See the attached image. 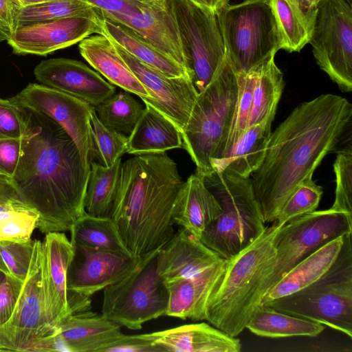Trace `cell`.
<instances>
[{
	"label": "cell",
	"mask_w": 352,
	"mask_h": 352,
	"mask_svg": "<svg viewBox=\"0 0 352 352\" xmlns=\"http://www.w3.org/2000/svg\"><path fill=\"white\" fill-rule=\"evenodd\" d=\"M135 128L128 135L129 154L166 153L182 147V139L177 126L146 102Z\"/></svg>",
	"instance_id": "cell-27"
},
{
	"label": "cell",
	"mask_w": 352,
	"mask_h": 352,
	"mask_svg": "<svg viewBox=\"0 0 352 352\" xmlns=\"http://www.w3.org/2000/svg\"><path fill=\"white\" fill-rule=\"evenodd\" d=\"M91 124L94 158L96 162L110 167L127 152L128 136L104 126L94 108L91 114Z\"/></svg>",
	"instance_id": "cell-38"
},
{
	"label": "cell",
	"mask_w": 352,
	"mask_h": 352,
	"mask_svg": "<svg viewBox=\"0 0 352 352\" xmlns=\"http://www.w3.org/2000/svg\"><path fill=\"white\" fill-rule=\"evenodd\" d=\"M351 121V103L327 94L300 104L272 132L262 164L251 179L265 223L275 221L298 186L313 177L323 158L341 142Z\"/></svg>",
	"instance_id": "cell-2"
},
{
	"label": "cell",
	"mask_w": 352,
	"mask_h": 352,
	"mask_svg": "<svg viewBox=\"0 0 352 352\" xmlns=\"http://www.w3.org/2000/svg\"><path fill=\"white\" fill-rule=\"evenodd\" d=\"M264 304L311 320L352 338V233L346 234L336 260L320 278L289 295Z\"/></svg>",
	"instance_id": "cell-7"
},
{
	"label": "cell",
	"mask_w": 352,
	"mask_h": 352,
	"mask_svg": "<svg viewBox=\"0 0 352 352\" xmlns=\"http://www.w3.org/2000/svg\"><path fill=\"white\" fill-rule=\"evenodd\" d=\"M335 200L331 208L352 214V145L351 141L338 151L333 163Z\"/></svg>",
	"instance_id": "cell-42"
},
{
	"label": "cell",
	"mask_w": 352,
	"mask_h": 352,
	"mask_svg": "<svg viewBox=\"0 0 352 352\" xmlns=\"http://www.w3.org/2000/svg\"><path fill=\"white\" fill-rule=\"evenodd\" d=\"M22 282L8 274L0 285V327L10 318L19 295Z\"/></svg>",
	"instance_id": "cell-46"
},
{
	"label": "cell",
	"mask_w": 352,
	"mask_h": 352,
	"mask_svg": "<svg viewBox=\"0 0 352 352\" xmlns=\"http://www.w3.org/2000/svg\"><path fill=\"white\" fill-rule=\"evenodd\" d=\"M49 1L50 0H16L20 8L41 4Z\"/></svg>",
	"instance_id": "cell-52"
},
{
	"label": "cell",
	"mask_w": 352,
	"mask_h": 352,
	"mask_svg": "<svg viewBox=\"0 0 352 352\" xmlns=\"http://www.w3.org/2000/svg\"><path fill=\"white\" fill-rule=\"evenodd\" d=\"M158 251L143 256L132 272L103 289V316L133 330L165 316L169 294L157 271Z\"/></svg>",
	"instance_id": "cell-10"
},
{
	"label": "cell",
	"mask_w": 352,
	"mask_h": 352,
	"mask_svg": "<svg viewBox=\"0 0 352 352\" xmlns=\"http://www.w3.org/2000/svg\"><path fill=\"white\" fill-rule=\"evenodd\" d=\"M41 84L81 99L95 107L115 94L116 87L83 63L65 58L41 61L34 68Z\"/></svg>",
	"instance_id": "cell-19"
},
{
	"label": "cell",
	"mask_w": 352,
	"mask_h": 352,
	"mask_svg": "<svg viewBox=\"0 0 352 352\" xmlns=\"http://www.w3.org/2000/svg\"><path fill=\"white\" fill-rule=\"evenodd\" d=\"M221 211L202 233L200 241L223 259H229L254 242L266 226L250 177L227 170L204 177Z\"/></svg>",
	"instance_id": "cell-6"
},
{
	"label": "cell",
	"mask_w": 352,
	"mask_h": 352,
	"mask_svg": "<svg viewBox=\"0 0 352 352\" xmlns=\"http://www.w3.org/2000/svg\"><path fill=\"white\" fill-rule=\"evenodd\" d=\"M349 5L352 6V0H344Z\"/></svg>",
	"instance_id": "cell-56"
},
{
	"label": "cell",
	"mask_w": 352,
	"mask_h": 352,
	"mask_svg": "<svg viewBox=\"0 0 352 352\" xmlns=\"http://www.w3.org/2000/svg\"><path fill=\"white\" fill-rule=\"evenodd\" d=\"M10 100L40 112L58 124L72 138L85 163L94 161L91 114L94 107L67 93L47 86L29 83Z\"/></svg>",
	"instance_id": "cell-15"
},
{
	"label": "cell",
	"mask_w": 352,
	"mask_h": 352,
	"mask_svg": "<svg viewBox=\"0 0 352 352\" xmlns=\"http://www.w3.org/2000/svg\"><path fill=\"white\" fill-rule=\"evenodd\" d=\"M163 351L239 352L241 343L210 324L200 322L144 333Z\"/></svg>",
	"instance_id": "cell-22"
},
{
	"label": "cell",
	"mask_w": 352,
	"mask_h": 352,
	"mask_svg": "<svg viewBox=\"0 0 352 352\" xmlns=\"http://www.w3.org/2000/svg\"><path fill=\"white\" fill-rule=\"evenodd\" d=\"M7 274L0 270V285L5 280Z\"/></svg>",
	"instance_id": "cell-55"
},
{
	"label": "cell",
	"mask_w": 352,
	"mask_h": 352,
	"mask_svg": "<svg viewBox=\"0 0 352 352\" xmlns=\"http://www.w3.org/2000/svg\"><path fill=\"white\" fill-rule=\"evenodd\" d=\"M226 259L188 278L166 282L169 299L165 316L205 320L208 298L223 272Z\"/></svg>",
	"instance_id": "cell-24"
},
{
	"label": "cell",
	"mask_w": 352,
	"mask_h": 352,
	"mask_svg": "<svg viewBox=\"0 0 352 352\" xmlns=\"http://www.w3.org/2000/svg\"><path fill=\"white\" fill-rule=\"evenodd\" d=\"M221 206L206 186L204 176L197 173L183 182L176 196L172 219L174 224L188 230L197 239L219 217Z\"/></svg>",
	"instance_id": "cell-23"
},
{
	"label": "cell",
	"mask_w": 352,
	"mask_h": 352,
	"mask_svg": "<svg viewBox=\"0 0 352 352\" xmlns=\"http://www.w3.org/2000/svg\"><path fill=\"white\" fill-rule=\"evenodd\" d=\"M56 331L69 352H100L123 334L120 325L91 310L68 316Z\"/></svg>",
	"instance_id": "cell-25"
},
{
	"label": "cell",
	"mask_w": 352,
	"mask_h": 352,
	"mask_svg": "<svg viewBox=\"0 0 352 352\" xmlns=\"http://www.w3.org/2000/svg\"><path fill=\"white\" fill-rule=\"evenodd\" d=\"M69 231L72 243L132 256L110 217H96L86 212Z\"/></svg>",
	"instance_id": "cell-34"
},
{
	"label": "cell",
	"mask_w": 352,
	"mask_h": 352,
	"mask_svg": "<svg viewBox=\"0 0 352 352\" xmlns=\"http://www.w3.org/2000/svg\"><path fill=\"white\" fill-rule=\"evenodd\" d=\"M344 236L331 241L301 260L267 292L261 304L297 292L320 278L338 256Z\"/></svg>",
	"instance_id": "cell-28"
},
{
	"label": "cell",
	"mask_w": 352,
	"mask_h": 352,
	"mask_svg": "<svg viewBox=\"0 0 352 352\" xmlns=\"http://www.w3.org/2000/svg\"><path fill=\"white\" fill-rule=\"evenodd\" d=\"M100 352H164L163 350L144 334H122L113 342L103 347Z\"/></svg>",
	"instance_id": "cell-45"
},
{
	"label": "cell",
	"mask_w": 352,
	"mask_h": 352,
	"mask_svg": "<svg viewBox=\"0 0 352 352\" xmlns=\"http://www.w3.org/2000/svg\"><path fill=\"white\" fill-rule=\"evenodd\" d=\"M38 218L22 203L0 206V241L30 239Z\"/></svg>",
	"instance_id": "cell-40"
},
{
	"label": "cell",
	"mask_w": 352,
	"mask_h": 352,
	"mask_svg": "<svg viewBox=\"0 0 352 352\" xmlns=\"http://www.w3.org/2000/svg\"><path fill=\"white\" fill-rule=\"evenodd\" d=\"M217 18L226 55L236 73L248 72L284 49L270 0L228 4Z\"/></svg>",
	"instance_id": "cell-8"
},
{
	"label": "cell",
	"mask_w": 352,
	"mask_h": 352,
	"mask_svg": "<svg viewBox=\"0 0 352 352\" xmlns=\"http://www.w3.org/2000/svg\"><path fill=\"white\" fill-rule=\"evenodd\" d=\"M73 16L88 17L96 20L102 17L85 0H50L41 4L19 8L15 16V27Z\"/></svg>",
	"instance_id": "cell-35"
},
{
	"label": "cell",
	"mask_w": 352,
	"mask_h": 352,
	"mask_svg": "<svg viewBox=\"0 0 352 352\" xmlns=\"http://www.w3.org/2000/svg\"><path fill=\"white\" fill-rule=\"evenodd\" d=\"M280 227L274 221L247 248L226 259L207 302L205 320L209 324L233 337L246 328L261 304L258 291L263 270L274 258V237Z\"/></svg>",
	"instance_id": "cell-4"
},
{
	"label": "cell",
	"mask_w": 352,
	"mask_h": 352,
	"mask_svg": "<svg viewBox=\"0 0 352 352\" xmlns=\"http://www.w3.org/2000/svg\"><path fill=\"white\" fill-rule=\"evenodd\" d=\"M272 123L267 120L248 126L230 153L213 164V171L225 170L242 177H250L264 159L272 133Z\"/></svg>",
	"instance_id": "cell-29"
},
{
	"label": "cell",
	"mask_w": 352,
	"mask_h": 352,
	"mask_svg": "<svg viewBox=\"0 0 352 352\" xmlns=\"http://www.w3.org/2000/svg\"><path fill=\"white\" fill-rule=\"evenodd\" d=\"M156 258L158 273L165 283L194 277L223 260L181 227L159 250Z\"/></svg>",
	"instance_id": "cell-21"
},
{
	"label": "cell",
	"mask_w": 352,
	"mask_h": 352,
	"mask_svg": "<svg viewBox=\"0 0 352 352\" xmlns=\"http://www.w3.org/2000/svg\"><path fill=\"white\" fill-rule=\"evenodd\" d=\"M182 183L166 153L135 155L121 163L109 217L132 256L159 250L174 235L172 210Z\"/></svg>",
	"instance_id": "cell-3"
},
{
	"label": "cell",
	"mask_w": 352,
	"mask_h": 352,
	"mask_svg": "<svg viewBox=\"0 0 352 352\" xmlns=\"http://www.w3.org/2000/svg\"><path fill=\"white\" fill-rule=\"evenodd\" d=\"M98 25L99 34L118 43L139 60L163 74L173 78H191L190 73L174 58L121 25L103 17L98 19Z\"/></svg>",
	"instance_id": "cell-30"
},
{
	"label": "cell",
	"mask_w": 352,
	"mask_h": 352,
	"mask_svg": "<svg viewBox=\"0 0 352 352\" xmlns=\"http://www.w3.org/2000/svg\"><path fill=\"white\" fill-rule=\"evenodd\" d=\"M274 58L271 56L258 66L248 126L274 119L284 88L283 74Z\"/></svg>",
	"instance_id": "cell-32"
},
{
	"label": "cell",
	"mask_w": 352,
	"mask_h": 352,
	"mask_svg": "<svg viewBox=\"0 0 352 352\" xmlns=\"http://www.w3.org/2000/svg\"><path fill=\"white\" fill-rule=\"evenodd\" d=\"M34 247V240L0 241V256L9 274L21 281L27 277Z\"/></svg>",
	"instance_id": "cell-43"
},
{
	"label": "cell",
	"mask_w": 352,
	"mask_h": 352,
	"mask_svg": "<svg viewBox=\"0 0 352 352\" xmlns=\"http://www.w3.org/2000/svg\"><path fill=\"white\" fill-rule=\"evenodd\" d=\"M258 66L246 73L236 72L238 82L237 102L232 124L222 151L221 157L217 162L226 158L230 153L234 146L248 126V119L252 104L253 93L258 76Z\"/></svg>",
	"instance_id": "cell-37"
},
{
	"label": "cell",
	"mask_w": 352,
	"mask_h": 352,
	"mask_svg": "<svg viewBox=\"0 0 352 352\" xmlns=\"http://www.w3.org/2000/svg\"><path fill=\"white\" fill-rule=\"evenodd\" d=\"M169 2L199 94L211 82L226 58L217 15L189 0Z\"/></svg>",
	"instance_id": "cell-12"
},
{
	"label": "cell",
	"mask_w": 352,
	"mask_h": 352,
	"mask_svg": "<svg viewBox=\"0 0 352 352\" xmlns=\"http://www.w3.org/2000/svg\"><path fill=\"white\" fill-rule=\"evenodd\" d=\"M98 19L73 16L19 25L7 43L15 54L47 56L99 34Z\"/></svg>",
	"instance_id": "cell-18"
},
{
	"label": "cell",
	"mask_w": 352,
	"mask_h": 352,
	"mask_svg": "<svg viewBox=\"0 0 352 352\" xmlns=\"http://www.w3.org/2000/svg\"><path fill=\"white\" fill-rule=\"evenodd\" d=\"M17 105L25 123L19 160L11 178L17 197L38 214L37 228L41 232L69 231L86 213L91 165L60 124Z\"/></svg>",
	"instance_id": "cell-1"
},
{
	"label": "cell",
	"mask_w": 352,
	"mask_h": 352,
	"mask_svg": "<svg viewBox=\"0 0 352 352\" xmlns=\"http://www.w3.org/2000/svg\"><path fill=\"white\" fill-rule=\"evenodd\" d=\"M352 233V214L334 210L314 211L282 226L274 237V258L263 268L258 291L267 292L297 263L331 241Z\"/></svg>",
	"instance_id": "cell-9"
},
{
	"label": "cell",
	"mask_w": 352,
	"mask_h": 352,
	"mask_svg": "<svg viewBox=\"0 0 352 352\" xmlns=\"http://www.w3.org/2000/svg\"><path fill=\"white\" fill-rule=\"evenodd\" d=\"M42 284V242L34 240L33 255L9 320L0 327V351H32L41 339L53 334Z\"/></svg>",
	"instance_id": "cell-14"
},
{
	"label": "cell",
	"mask_w": 352,
	"mask_h": 352,
	"mask_svg": "<svg viewBox=\"0 0 352 352\" xmlns=\"http://www.w3.org/2000/svg\"><path fill=\"white\" fill-rule=\"evenodd\" d=\"M0 270L3 272H4L6 274H9V272L6 266V265L4 264L1 256H0Z\"/></svg>",
	"instance_id": "cell-54"
},
{
	"label": "cell",
	"mask_w": 352,
	"mask_h": 352,
	"mask_svg": "<svg viewBox=\"0 0 352 352\" xmlns=\"http://www.w3.org/2000/svg\"><path fill=\"white\" fill-rule=\"evenodd\" d=\"M78 48L83 58L111 84L140 98H150L148 93L107 37L99 34L89 36L79 42Z\"/></svg>",
	"instance_id": "cell-26"
},
{
	"label": "cell",
	"mask_w": 352,
	"mask_h": 352,
	"mask_svg": "<svg viewBox=\"0 0 352 352\" xmlns=\"http://www.w3.org/2000/svg\"><path fill=\"white\" fill-rule=\"evenodd\" d=\"M311 34L318 9L322 0H291Z\"/></svg>",
	"instance_id": "cell-48"
},
{
	"label": "cell",
	"mask_w": 352,
	"mask_h": 352,
	"mask_svg": "<svg viewBox=\"0 0 352 352\" xmlns=\"http://www.w3.org/2000/svg\"><path fill=\"white\" fill-rule=\"evenodd\" d=\"M121 158L106 167L94 161L85 197V210L90 215L109 217L118 184Z\"/></svg>",
	"instance_id": "cell-33"
},
{
	"label": "cell",
	"mask_w": 352,
	"mask_h": 352,
	"mask_svg": "<svg viewBox=\"0 0 352 352\" xmlns=\"http://www.w3.org/2000/svg\"><path fill=\"white\" fill-rule=\"evenodd\" d=\"M19 8L16 0H0V28L9 37L15 28V16Z\"/></svg>",
	"instance_id": "cell-49"
},
{
	"label": "cell",
	"mask_w": 352,
	"mask_h": 352,
	"mask_svg": "<svg viewBox=\"0 0 352 352\" xmlns=\"http://www.w3.org/2000/svg\"><path fill=\"white\" fill-rule=\"evenodd\" d=\"M109 40L148 93L150 98H141L142 101L170 120L181 134L198 96L192 78L188 76H167L139 60L118 43Z\"/></svg>",
	"instance_id": "cell-16"
},
{
	"label": "cell",
	"mask_w": 352,
	"mask_h": 352,
	"mask_svg": "<svg viewBox=\"0 0 352 352\" xmlns=\"http://www.w3.org/2000/svg\"><path fill=\"white\" fill-rule=\"evenodd\" d=\"M73 245L63 232L46 234L42 242V284L45 308L50 325L56 329L71 315L68 303L67 272Z\"/></svg>",
	"instance_id": "cell-20"
},
{
	"label": "cell",
	"mask_w": 352,
	"mask_h": 352,
	"mask_svg": "<svg viewBox=\"0 0 352 352\" xmlns=\"http://www.w3.org/2000/svg\"><path fill=\"white\" fill-rule=\"evenodd\" d=\"M72 244L73 255L67 272L68 293L75 292L89 297L128 275L143 256Z\"/></svg>",
	"instance_id": "cell-17"
},
{
	"label": "cell",
	"mask_w": 352,
	"mask_h": 352,
	"mask_svg": "<svg viewBox=\"0 0 352 352\" xmlns=\"http://www.w3.org/2000/svg\"><path fill=\"white\" fill-rule=\"evenodd\" d=\"M98 119L107 127L130 135L143 113L142 105L129 92L121 91L94 107Z\"/></svg>",
	"instance_id": "cell-36"
},
{
	"label": "cell",
	"mask_w": 352,
	"mask_h": 352,
	"mask_svg": "<svg viewBox=\"0 0 352 352\" xmlns=\"http://www.w3.org/2000/svg\"><path fill=\"white\" fill-rule=\"evenodd\" d=\"M197 6L206 9L217 15L230 0H189Z\"/></svg>",
	"instance_id": "cell-51"
},
{
	"label": "cell",
	"mask_w": 352,
	"mask_h": 352,
	"mask_svg": "<svg viewBox=\"0 0 352 352\" xmlns=\"http://www.w3.org/2000/svg\"><path fill=\"white\" fill-rule=\"evenodd\" d=\"M309 43L316 63L343 92L352 91V6L322 0Z\"/></svg>",
	"instance_id": "cell-13"
},
{
	"label": "cell",
	"mask_w": 352,
	"mask_h": 352,
	"mask_svg": "<svg viewBox=\"0 0 352 352\" xmlns=\"http://www.w3.org/2000/svg\"><path fill=\"white\" fill-rule=\"evenodd\" d=\"M21 203L19 199L11 177L0 171V206Z\"/></svg>",
	"instance_id": "cell-50"
},
{
	"label": "cell",
	"mask_w": 352,
	"mask_h": 352,
	"mask_svg": "<svg viewBox=\"0 0 352 352\" xmlns=\"http://www.w3.org/2000/svg\"><path fill=\"white\" fill-rule=\"evenodd\" d=\"M284 39V50L300 52L309 41L310 34L291 0H270Z\"/></svg>",
	"instance_id": "cell-39"
},
{
	"label": "cell",
	"mask_w": 352,
	"mask_h": 352,
	"mask_svg": "<svg viewBox=\"0 0 352 352\" xmlns=\"http://www.w3.org/2000/svg\"><path fill=\"white\" fill-rule=\"evenodd\" d=\"M21 151V139H0V171L12 178Z\"/></svg>",
	"instance_id": "cell-47"
},
{
	"label": "cell",
	"mask_w": 352,
	"mask_h": 352,
	"mask_svg": "<svg viewBox=\"0 0 352 352\" xmlns=\"http://www.w3.org/2000/svg\"><path fill=\"white\" fill-rule=\"evenodd\" d=\"M9 38V36L0 28V43L6 41Z\"/></svg>",
	"instance_id": "cell-53"
},
{
	"label": "cell",
	"mask_w": 352,
	"mask_h": 352,
	"mask_svg": "<svg viewBox=\"0 0 352 352\" xmlns=\"http://www.w3.org/2000/svg\"><path fill=\"white\" fill-rule=\"evenodd\" d=\"M322 194V187L318 185L312 177L307 178L287 199L275 222L282 226L295 218L315 211Z\"/></svg>",
	"instance_id": "cell-41"
},
{
	"label": "cell",
	"mask_w": 352,
	"mask_h": 352,
	"mask_svg": "<svg viewBox=\"0 0 352 352\" xmlns=\"http://www.w3.org/2000/svg\"><path fill=\"white\" fill-rule=\"evenodd\" d=\"M25 123L19 107L0 98V139H21Z\"/></svg>",
	"instance_id": "cell-44"
},
{
	"label": "cell",
	"mask_w": 352,
	"mask_h": 352,
	"mask_svg": "<svg viewBox=\"0 0 352 352\" xmlns=\"http://www.w3.org/2000/svg\"><path fill=\"white\" fill-rule=\"evenodd\" d=\"M116 23L170 56L190 72L169 0H85Z\"/></svg>",
	"instance_id": "cell-11"
},
{
	"label": "cell",
	"mask_w": 352,
	"mask_h": 352,
	"mask_svg": "<svg viewBox=\"0 0 352 352\" xmlns=\"http://www.w3.org/2000/svg\"><path fill=\"white\" fill-rule=\"evenodd\" d=\"M238 99L236 73L226 58L211 82L200 93L181 133L182 148L196 165L195 172L210 175L220 160Z\"/></svg>",
	"instance_id": "cell-5"
},
{
	"label": "cell",
	"mask_w": 352,
	"mask_h": 352,
	"mask_svg": "<svg viewBox=\"0 0 352 352\" xmlns=\"http://www.w3.org/2000/svg\"><path fill=\"white\" fill-rule=\"evenodd\" d=\"M245 329L258 336L272 338L316 337L324 331V325L260 304L254 309Z\"/></svg>",
	"instance_id": "cell-31"
}]
</instances>
